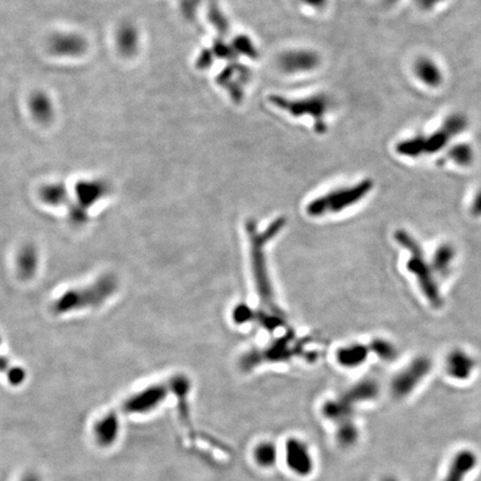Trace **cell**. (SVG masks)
Segmentation results:
<instances>
[{"label":"cell","instance_id":"obj_1","mask_svg":"<svg viewBox=\"0 0 481 481\" xmlns=\"http://www.w3.org/2000/svg\"><path fill=\"white\" fill-rule=\"evenodd\" d=\"M284 220H277L273 222L269 230L264 233H256L253 226L249 224V232H251V260H252V272L254 282H256L258 296H260L262 304L265 308L268 313L275 317H283L282 312L277 308L275 302V294L272 290L269 275H268V265H266L265 252L264 246L266 242H269L271 237L279 233L283 226Z\"/></svg>","mask_w":481,"mask_h":481},{"label":"cell","instance_id":"obj_2","mask_svg":"<svg viewBox=\"0 0 481 481\" xmlns=\"http://www.w3.org/2000/svg\"><path fill=\"white\" fill-rule=\"evenodd\" d=\"M468 126V121L463 114H452L444 119L440 129L430 135H416L414 138L401 140L395 146L399 155L416 159L422 155H431L444 150L448 143L463 133Z\"/></svg>","mask_w":481,"mask_h":481},{"label":"cell","instance_id":"obj_3","mask_svg":"<svg viewBox=\"0 0 481 481\" xmlns=\"http://www.w3.org/2000/svg\"><path fill=\"white\" fill-rule=\"evenodd\" d=\"M395 237L397 242L402 245L410 254L407 261V269L417 279L422 294L433 308H440L444 304V298L441 296L435 271L430 262L427 261L421 245L404 230L397 231Z\"/></svg>","mask_w":481,"mask_h":481},{"label":"cell","instance_id":"obj_4","mask_svg":"<svg viewBox=\"0 0 481 481\" xmlns=\"http://www.w3.org/2000/svg\"><path fill=\"white\" fill-rule=\"evenodd\" d=\"M272 105L277 110H282L294 119H308L313 121L315 131L324 133L327 129L326 117L330 110V100L326 94H313L307 97L281 96L271 95L269 98Z\"/></svg>","mask_w":481,"mask_h":481},{"label":"cell","instance_id":"obj_5","mask_svg":"<svg viewBox=\"0 0 481 481\" xmlns=\"http://www.w3.org/2000/svg\"><path fill=\"white\" fill-rule=\"evenodd\" d=\"M374 187L371 180H363L360 183L349 187H339L323 194L308 204L307 212L310 216L317 218L329 213H338L360 202Z\"/></svg>","mask_w":481,"mask_h":481},{"label":"cell","instance_id":"obj_6","mask_svg":"<svg viewBox=\"0 0 481 481\" xmlns=\"http://www.w3.org/2000/svg\"><path fill=\"white\" fill-rule=\"evenodd\" d=\"M433 363L427 357H418L393 376L390 391L395 399H404L417 389L426 376L430 374Z\"/></svg>","mask_w":481,"mask_h":481},{"label":"cell","instance_id":"obj_7","mask_svg":"<svg viewBox=\"0 0 481 481\" xmlns=\"http://www.w3.org/2000/svg\"><path fill=\"white\" fill-rule=\"evenodd\" d=\"M284 463L288 470L298 478H308L315 473V460L309 444L294 435L284 442Z\"/></svg>","mask_w":481,"mask_h":481},{"label":"cell","instance_id":"obj_8","mask_svg":"<svg viewBox=\"0 0 481 481\" xmlns=\"http://www.w3.org/2000/svg\"><path fill=\"white\" fill-rule=\"evenodd\" d=\"M319 53L309 48H290L282 51L277 58V66L282 73L290 76L304 75L320 67Z\"/></svg>","mask_w":481,"mask_h":481},{"label":"cell","instance_id":"obj_9","mask_svg":"<svg viewBox=\"0 0 481 481\" xmlns=\"http://www.w3.org/2000/svg\"><path fill=\"white\" fill-rule=\"evenodd\" d=\"M167 393L169 389L163 385L146 388L129 397L123 404V410L129 414H148L155 410L166 399Z\"/></svg>","mask_w":481,"mask_h":481},{"label":"cell","instance_id":"obj_10","mask_svg":"<svg viewBox=\"0 0 481 481\" xmlns=\"http://www.w3.org/2000/svg\"><path fill=\"white\" fill-rule=\"evenodd\" d=\"M478 465V454L470 448H461L454 452L441 481H467Z\"/></svg>","mask_w":481,"mask_h":481},{"label":"cell","instance_id":"obj_11","mask_svg":"<svg viewBox=\"0 0 481 481\" xmlns=\"http://www.w3.org/2000/svg\"><path fill=\"white\" fill-rule=\"evenodd\" d=\"M250 79V72L243 65L233 64L224 68L218 76V84L229 93L232 100L239 103L243 100L244 86Z\"/></svg>","mask_w":481,"mask_h":481},{"label":"cell","instance_id":"obj_12","mask_svg":"<svg viewBox=\"0 0 481 481\" xmlns=\"http://www.w3.org/2000/svg\"><path fill=\"white\" fill-rule=\"evenodd\" d=\"M121 433V422L115 412H108L93 426V435L97 446L110 448L116 444Z\"/></svg>","mask_w":481,"mask_h":481},{"label":"cell","instance_id":"obj_13","mask_svg":"<svg viewBox=\"0 0 481 481\" xmlns=\"http://www.w3.org/2000/svg\"><path fill=\"white\" fill-rule=\"evenodd\" d=\"M446 369L452 379L466 381L473 376L476 369V361L463 350L456 349L447 357Z\"/></svg>","mask_w":481,"mask_h":481},{"label":"cell","instance_id":"obj_14","mask_svg":"<svg viewBox=\"0 0 481 481\" xmlns=\"http://www.w3.org/2000/svg\"><path fill=\"white\" fill-rule=\"evenodd\" d=\"M414 72L422 84L433 88L440 86L444 81V75L438 64L429 57H420L419 60H416Z\"/></svg>","mask_w":481,"mask_h":481},{"label":"cell","instance_id":"obj_15","mask_svg":"<svg viewBox=\"0 0 481 481\" xmlns=\"http://www.w3.org/2000/svg\"><path fill=\"white\" fill-rule=\"evenodd\" d=\"M380 393V387L376 380L366 379L357 382V385L350 388L343 397L348 402L355 406V404H362L368 401L378 398Z\"/></svg>","mask_w":481,"mask_h":481},{"label":"cell","instance_id":"obj_16","mask_svg":"<svg viewBox=\"0 0 481 481\" xmlns=\"http://www.w3.org/2000/svg\"><path fill=\"white\" fill-rule=\"evenodd\" d=\"M253 461L264 470H270L277 466L279 460V449L272 440H262L254 446L252 450Z\"/></svg>","mask_w":481,"mask_h":481},{"label":"cell","instance_id":"obj_17","mask_svg":"<svg viewBox=\"0 0 481 481\" xmlns=\"http://www.w3.org/2000/svg\"><path fill=\"white\" fill-rule=\"evenodd\" d=\"M114 288V283L110 282V279H105V282H102L100 286H94V288L89 289V290L79 291L81 294H89V300L91 302H100L107 296L108 294L112 292ZM84 296H78L76 292H70L67 296L60 298L58 303H57L56 309L58 311H62L70 305V303L77 301L79 298H83Z\"/></svg>","mask_w":481,"mask_h":481},{"label":"cell","instance_id":"obj_18","mask_svg":"<svg viewBox=\"0 0 481 481\" xmlns=\"http://www.w3.org/2000/svg\"><path fill=\"white\" fill-rule=\"evenodd\" d=\"M322 416L336 425L353 419V406L343 397L327 401L322 406Z\"/></svg>","mask_w":481,"mask_h":481},{"label":"cell","instance_id":"obj_19","mask_svg":"<svg viewBox=\"0 0 481 481\" xmlns=\"http://www.w3.org/2000/svg\"><path fill=\"white\" fill-rule=\"evenodd\" d=\"M456 249L450 243H442L435 249L430 264L435 275L444 277L452 271V264L456 258Z\"/></svg>","mask_w":481,"mask_h":481},{"label":"cell","instance_id":"obj_20","mask_svg":"<svg viewBox=\"0 0 481 481\" xmlns=\"http://www.w3.org/2000/svg\"><path fill=\"white\" fill-rule=\"evenodd\" d=\"M334 440L339 448L343 450H350L357 446L360 440V429L357 427L355 420L350 419L336 425Z\"/></svg>","mask_w":481,"mask_h":481},{"label":"cell","instance_id":"obj_21","mask_svg":"<svg viewBox=\"0 0 481 481\" xmlns=\"http://www.w3.org/2000/svg\"><path fill=\"white\" fill-rule=\"evenodd\" d=\"M367 355H368V348L363 345H351V347L339 350L336 359L342 366L355 368V367L360 366L361 363L366 360Z\"/></svg>","mask_w":481,"mask_h":481},{"label":"cell","instance_id":"obj_22","mask_svg":"<svg viewBox=\"0 0 481 481\" xmlns=\"http://www.w3.org/2000/svg\"><path fill=\"white\" fill-rule=\"evenodd\" d=\"M231 46L237 56L246 57L250 60H256L258 57V51L256 44L248 35H237L231 41Z\"/></svg>","mask_w":481,"mask_h":481},{"label":"cell","instance_id":"obj_23","mask_svg":"<svg viewBox=\"0 0 481 481\" xmlns=\"http://www.w3.org/2000/svg\"><path fill=\"white\" fill-rule=\"evenodd\" d=\"M209 20L213 25V27L216 28V32H220V34L225 35L229 32V19L224 14V11L220 9L216 0H212L210 6H209Z\"/></svg>","mask_w":481,"mask_h":481},{"label":"cell","instance_id":"obj_24","mask_svg":"<svg viewBox=\"0 0 481 481\" xmlns=\"http://www.w3.org/2000/svg\"><path fill=\"white\" fill-rule=\"evenodd\" d=\"M450 159L460 166H469L473 162V150L468 144H458L449 151Z\"/></svg>","mask_w":481,"mask_h":481},{"label":"cell","instance_id":"obj_25","mask_svg":"<svg viewBox=\"0 0 481 481\" xmlns=\"http://www.w3.org/2000/svg\"><path fill=\"white\" fill-rule=\"evenodd\" d=\"M371 347L374 352L386 361L395 360L398 355V351L395 345L386 340H376L372 342Z\"/></svg>","mask_w":481,"mask_h":481},{"label":"cell","instance_id":"obj_26","mask_svg":"<svg viewBox=\"0 0 481 481\" xmlns=\"http://www.w3.org/2000/svg\"><path fill=\"white\" fill-rule=\"evenodd\" d=\"M298 1L303 6L304 8L317 11V13L324 11L330 4V0H298Z\"/></svg>","mask_w":481,"mask_h":481},{"label":"cell","instance_id":"obj_27","mask_svg":"<svg viewBox=\"0 0 481 481\" xmlns=\"http://www.w3.org/2000/svg\"><path fill=\"white\" fill-rule=\"evenodd\" d=\"M444 0H414V3L417 4L418 7L423 11H430L435 6L439 5Z\"/></svg>","mask_w":481,"mask_h":481},{"label":"cell","instance_id":"obj_28","mask_svg":"<svg viewBox=\"0 0 481 481\" xmlns=\"http://www.w3.org/2000/svg\"><path fill=\"white\" fill-rule=\"evenodd\" d=\"M471 213L475 216H481V188L477 192L471 203Z\"/></svg>","mask_w":481,"mask_h":481},{"label":"cell","instance_id":"obj_29","mask_svg":"<svg viewBox=\"0 0 481 481\" xmlns=\"http://www.w3.org/2000/svg\"><path fill=\"white\" fill-rule=\"evenodd\" d=\"M19 481H43L41 477L36 473H25L24 476Z\"/></svg>","mask_w":481,"mask_h":481},{"label":"cell","instance_id":"obj_30","mask_svg":"<svg viewBox=\"0 0 481 481\" xmlns=\"http://www.w3.org/2000/svg\"><path fill=\"white\" fill-rule=\"evenodd\" d=\"M380 481H400L399 480L397 477L395 476H390V475H388V476L383 477V478L381 479Z\"/></svg>","mask_w":481,"mask_h":481},{"label":"cell","instance_id":"obj_31","mask_svg":"<svg viewBox=\"0 0 481 481\" xmlns=\"http://www.w3.org/2000/svg\"><path fill=\"white\" fill-rule=\"evenodd\" d=\"M382 3L385 4V5L388 6H391V5H395L398 0H381Z\"/></svg>","mask_w":481,"mask_h":481}]
</instances>
